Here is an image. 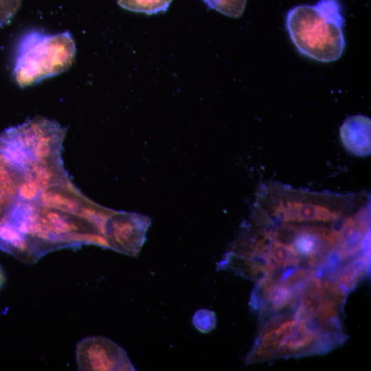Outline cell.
Wrapping results in <instances>:
<instances>
[{"mask_svg": "<svg viewBox=\"0 0 371 371\" xmlns=\"http://www.w3.org/2000/svg\"><path fill=\"white\" fill-rule=\"evenodd\" d=\"M22 0H0V28L6 25L18 11Z\"/></svg>", "mask_w": 371, "mask_h": 371, "instance_id": "cell-15", "label": "cell"}, {"mask_svg": "<svg viewBox=\"0 0 371 371\" xmlns=\"http://www.w3.org/2000/svg\"><path fill=\"white\" fill-rule=\"evenodd\" d=\"M75 54V43L69 32L49 34L30 31L16 45L14 80L24 88L60 74L71 67Z\"/></svg>", "mask_w": 371, "mask_h": 371, "instance_id": "cell-2", "label": "cell"}, {"mask_svg": "<svg viewBox=\"0 0 371 371\" xmlns=\"http://www.w3.org/2000/svg\"><path fill=\"white\" fill-rule=\"evenodd\" d=\"M293 231L289 246L314 269L335 245V236L324 228L309 227Z\"/></svg>", "mask_w": 371, "mask_h": 371, "instance_id": "cell-5", "label": "cell"}, {"mask_svg": "<svg viewBox=\"0 0 371 371\" xmlns=\"http://www.w3.org/2000/svg\"><path fill=\"white\" fill-rule=\"evenodd\" d=\"M150 224L151 219L148 216L114 210L107 218L104 227L108 249L137 257L146 241Z\"/></svg>", "mask_w": 371, "mask_h": 371, "instance_id": "cell-3", "label": "cell"}, {"mask_svg": "<svg viewBox=\"0 0 371 371\" xmlns=\"http://www.w3.org/2000/svg\"><path fill=\"white\" fill-rule=\"evenodd\" d=\"M172 0H117L122 8L146 14H155L166 12Z\"/></svg>", "mask_w": 371, "mask_h": 371, "instance_id": "cell-12", "label": "cell"}, {"mask_svg": "<svg viewBox=\"0 0 371 371\" xmlns=\"http://www.w3.org/2000/svg\"><path fill=\"white\" fill-rule=\"evenodd\" d=\"M368 265V253L366 252L342 265L334 273L326 277V279L322 281V284L330 296L341 305L366 273Z\"/></svg>", "mask_w": 371, "mask_h": 371, "instance_id": "cell-7", "label": "cell"}, {"mask_svg": "<svg viewBox=\"0 0 371 371\" xmlns=\"http://www.w3.org/2000/svg\"><path fill=\"white\" fill-rule=\"evenodd\" d=\"M207 6L231 18L240 17L247 0H203Z\"/></svg>", "mask_w": 371, "mask_h": 371, "instance_id": "cell-13", "label": "cell"}, {"mask_svg": "<svg viewBox=\"0 0 371 371\" xmlns=\"http://www.w3.org/2000/svg\"><path fill=\"white\" fill-rule=\"evenodd\" d=\"M27 169L9 161L0 150V201H12L25 180Z\"/></svg>", "mask_w": 371, "mask_h": 371, "instance_id": "cell-9", "label": "cell"}, {"mask_svg": "<svg viewBox=\"0 0 371 371\" xmlns=\"http://www.w3.org/2000/svg\"><path fill=\"white\" fill-rule=\"evenodd\" d=\"M301 259L291 246L276 241L269 249L265 262L269 272L288 267L298 266Z\"/></svg>", "mask_w": 371, "mask_h": 371, "instance_id": "cell-11", "label": "cell"}, {"mask_svg": "<svg viewBox=\"0 0 371 371\" xmlns=\"http://www.w3.org/2000/svg\"><path fill=\"white\" fill-rule=\"evenodd\" d=\"M296 309L302 315L321 319L339 316V304L324 289L320 278H310L297 292Z\"/></svg>", "mask_w": 371, "mask_h": 371, "instance_id": "cell-6", "label": "cell"}, {"mask_svg": "<svg viewBox=\"0 0 371 371\" xmlns=\"http://www.w3.org/2000/svg\"><path fill=\"white\" fill-rule=\"evenodd\" d=\"M78 370H135L126 351L111 339L102 336L83 338L76 345Z\"/></svg>", "mask_w": 371, "mask_h": 371, "instance_id": "cell-4", "label": "cell"}, {"mask_svg": "<svg viewBox=\"0 0 371 371\" xmlns=\"http://www.w3.org/2000/svg\"><path fill=\"white\" fill-rule=\"evenodd\" d=\"M344 17L339 0H319L289 10L286 27L297 51L323 63L337 60L343 54Z\"/></svg>", "mask_w": 371, "mask_h": 371, "instance_id": "cell-1", "label": "cell"}, {"mask_svg": "<svg viewBox=\"0 0 371 371\" xmlns=\"http://www.w3.org/2000/svg\"><path fill=\"white\" fill-rule=\"evenodd\" d=\"M5 282V274L1 265H0V289Z\"/></svg>", "mask_w": 371, "mask_h": 371, "instance_id": "cell-16", "label": "cell"}, {"mask_svg": "<svg viewBox=\"0 0 371 371\" xmlns=\"http://www.w3.org/2000/svg\"><path fill=\"white\" fill-rule=\"evenodd\" d=\"M278 212L284 221H330L337 215L329 210L315 205L287 203L279 208Z\"/></svg>", "mask_w": 371, "mask_h": 371, "instance_id": "cell-10", "label": "cell"}, {"mask_svg": "<svg viewBox=\"0 0 371 371\" xmlns=\"http://www.w3.org/2000/svg\"><path fill=\"white\" fill-rule=\"evenodd\" d=\"M371 121L363 115L347 117L340 126L341 143L347 151L359 157L370 154Z\"/></svg>", "mask_w": 371, "mask_h": 371, "instance_id": "cell-8", "label": "cell"}, {"mask_svg": "<svg viewBox=\"0 0 371 371\" xmlns=\"http://www.w3.org/2000/svg\"><path fill=\"white\" fill-rule=\"evenodd\" d=\"M192 322L198 331L208 333L216 327L215 313L207 308L198 309L192 316Z\"/></svg>", "mask_w": 371, "mask_h": 371, "instance_id": "cell-14", "label": "cell"}]
</instances>
